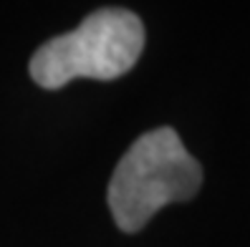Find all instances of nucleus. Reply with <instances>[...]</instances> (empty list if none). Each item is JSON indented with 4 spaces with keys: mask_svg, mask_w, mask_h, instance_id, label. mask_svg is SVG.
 Masks as SVG:
<instances>
[{
    "mask_svg": "<svg viewBox=\"0 0 250 247\" xmlns=\"http://www.w3.org/2000/svg\"><path fill=\"white\" fill-rule=\"evenodd\" d=\"M202 187V167L172 126L142 134L119 159L106 202L116 227L139 232L172 202L192 199Z\"/></svg>",
    "mask_w": 250,
    "mask_h": 247,
    "instance_id": "obj_1",
    "label": "nucleus"
},
{
    "mask_svg": "<svg viewBox=\"0 0 250 247\" xmlns=\"http://www.w3.org/2000/svg\"><path fill=\"white\" fill-rule=\"evenodd\" d=\"M144 23L126 8H99L76 31L46 40L31 58V78L41 89H63L73 78L114 81L129 74L144 51Z\"/></svg>",
    "mask_w": 250,
    "mask_h": 247,
    "instance_id": "obj_2",
    "label": "nucleus"
}]
</instances>
